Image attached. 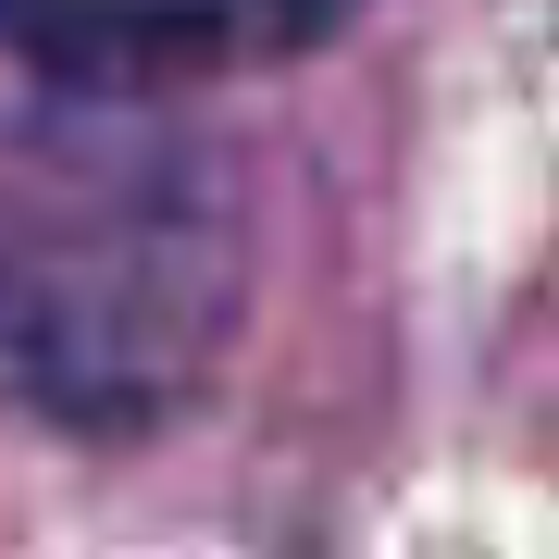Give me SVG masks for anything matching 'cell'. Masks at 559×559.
<instances>
[{
    "label": "cell",
    "instance_id": "cell-1",
    "mask_svg": "<svg viewBox=\"0 0 559 559\" xmlns=\"http://www.w3.org/2000/svg\"><path fill=\"white\" fill-rule=\"evenodd\" d=\"M237 311V187L212 150H25L0 187V399L150 423Z\"/></svg>",
    "mask_w": 559,
    "mask_h": 559
},
{
    "label": "cell",
    "instance_id": "cell-2",
    "mask_svg": "<svg viewBox=\"0 0 559 559\" xmlns=\"http://www.w3.org/2000/svg\"><path fill=\"white\" fill-rule=\"evenodd\" d=\"M360 0H0V50L50 62L62 87H175L237 75V62L323 50Z\"/></svg>",
    "mask_w": 559,
    "mask_h": 559
}]
</instances>
